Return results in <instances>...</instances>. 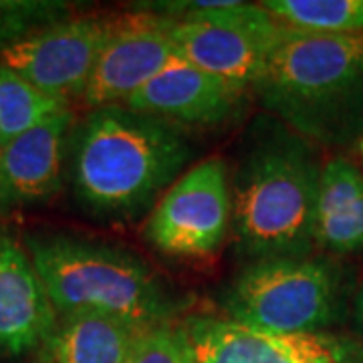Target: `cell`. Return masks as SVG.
<instances>
[{"mask_svg": "<svg viewBox=\"0 0 363 363\" xmlns=\"http://www.w3.org/2000/svg\"><path fill=\"white\" fill-rule=\"evenodd\" d=\"M252 91L269 116L303 140L357 143L363 135V35L286 26Z\"/></svg>", "mask_w": 363, "mask_h": 363, "instance_id": "3957f363", "label": "cell"}, {"mask_svg": "<svg viewBox=\"0 0 363 363\" xmlns=\"http://www.w3.org/2000/svg\"><path fill=\"white\" fill-rule=\"evenodd\" d=\"M128 363H196L182 325H157L138 341Z\"/></svg>", "mask_w": 363, "mask_h": 363, "instance_id": "d6986e66", "label": "cell"}, {"mask_svg": "<svg viewBox=\"0 0 363 363\" xmlns=\"http://www.w3.org/2000/svg\"><path fill=\"white\" fill-rule=\"evenodd\" d=\"M283 25L325 35H363V0H264Z\"/></svg>", "mask_w": 363, "mask_h": 363, "instance_id": "2e32d148", "label": "cell"}, {"mask_svg": "<svg viewBox=\"0 0 363 363\" xmlns=\"http://www.w3.org/2000/svg\"><path fill=\"white\" fill-rule=\"evenodd\" d=\"M315 247L333 255L363 252V169L335 156L321 166L315 216Z\"/></svg>", "mask_w": 363, "mask_h": 363, "instance_id": "5bb4252c", "label": "cell"}, {"mask_svg": "<svg viewBox=\"0 0 363 363\" xmlns=\"http://www.w3.org/2000/svg\"><path fill=\"white\" fill-rule=\"evenodd\" d=\"M355 319H357V325L363 331V285L357 293V297H355Z\"/></svg>", "mask_w": 363, "mask_h": 363, "instance_id": "ffe728a7", "label": "cell"}, {"mask_svg": "<svg viewBox=\"0 0 363 363\" xmlns=\"http://www.w3.org/2000/svg\"><path fill=\"white\" fill-rule=\"evenodd\" d=\"M233 196L228 168L208 157L186 169L147 214L143 236L174 259H208L230 234Z\"/></svg>", "mask_w": 363, "mask_h": 363, "instance_id": "52a82bcc", "label": "cell"}, {"mask_svg": "<svg viewBox=\"0 0 363 363\" xmlns=\"http://www.w3.org/2000/svg\"><path fill=\"white\" fill-rule=\"evenodd\" d=\"M117 18L69 16L0 49V63L61 104L83 99L91 73Z\"/></svg>", "mask_w": 363, "mask_h": 363, "instance_id": "ba28073f", "label": "cell"}, {"mask_svg": "<svg viewBox=\"0 0 363 363\" xmlns=\"http://www.w3.org/2000/svg\"><path fill=\"white\" fill-rule=\"evenodd\" d=\"M321 166L311 145L274 117H262L230 180L234 250L247 262L311 257Z\"/></svg>", "mask_w": 363, "mask_h": 363, "instance_id": "7a4b0ae2", "label": "cell"}, {"mask_svg": "<svg viewBox=\"0 0 363 363\" xmlns=\"http://www.w3.org/2000/svg\"><path fill=\"white\" fill-rule=\"evenodd\" d=\"M147 329L105 315L57 317L33 363H128Z\"/></svg>", "mask_w": 363, "mask_h": 363, "instance_id": "9a60e30c", "label": "cell"}, {"mask_svg": "<svg viewBox=\"0 0 363 363\" xmlns=\"http://www.w3.org/2000/svg\"><path fill=\"white\" fill-rule=\"evenodd\" d=\"M123 105L160 117L182 130H208L238 117L245 105V93L176 57Z\"/></svg>", "mask_w": 363, "mask_h": 363, "instance_id": "8fae6325", "label": "cell"}, {"mask_svg": "<svg viewBox=\"0 0 363 363\" xmlns=\"http://www.w3.org/2000/svg\"><path fill=\"white\" fill-rule=\"evenodd\" d=\"M224 317L267 333H319L337 321L341 272L321 257L247 262L222 293Z\"/></svg>", "mask_w": 363, "mask_h": 363, "instance_id": "5b68a950", "label": "cell"}, {"mask_svg": "<svg viewBox=\"0 0 363 363\" xmlns=\"http://www.w3.org/2000/svg\"><path fill=\"white\" fill-rule=\"evenodd\" d=\"M355 150H357V154H359V156L363 157V135H362V140L355 143Z\"/></svg>", "mask_w": 363, "mask_h": 363, "instance_id": "44dd1931", "label": "cell"}, {"mask_svg": "<svg viewBox=\"0 0 363 363\" xmlns=\"http://www.w3.org/2000/svg\"><path fill=\"white\" fill-rule=\"evenodd\" d=\"M176 21L145 11L117 18L91 73L83 101L89 109L123 105L178 57Z\"/></svg>", "mask_w": 363, "mask_h": 363, "instance_id": "30bf717a", "label": "cell"}, {"mask_svg": "<svg viewBox=\"0 0 363 363\" xmlns=\"http://www.w3.org/2000/svg\"><path fill=\"white\" fill-rule=\"evenodd\" d=\"M71 16L63 2L0 0V49Z\"/></svg>", "mask_w": 363, "mask_h": 363, "instance_id": "ac0fdd59", "label": "cell"}, {"mask_svg": "<svg viewBox=\"0 0 363 363\" xmlns=\"http://www.w3.org/2000/svg\"><path fill=\"white\" fill-rule=\"evenodd\" d=\"M182 329L196 363H363L355 339L319 333H267L224 315H190Z\"/></svg>", "mask_w": 363, "mask_h": 363, "instance_id": "9c48e42d", "label": "cell"}, {"mask_svg": "<svg viewBox=\"0 0 363 363\" xmlns=\"http://www.w3.org/2000/svg\"><path fill=\"white\" fill-rule=\"evenodd\" d=\"M65 107L0 63V147Z\"/></svg>", "mask_w": 363, "mask_h": 363, "instance_id": "e0dca14e", "label": "cell"}, {"mask_svg": "<svg viewBox=\"0 0 363 363\" xmlns=\"http://www.w3.org/2000/svg\"><path fill=\"white\" fill-rule=\"evenodd\" d=\"M73 125L75 116L65 107L0 147V200L35 204L61 190Z\"/></svg>", "mask_w": 363, "mask_h": 363, "instance_id": "7c38bea8", "label": "cell"}, {"mask_svg": "<svg viewBox=\"0 0 363 363\" xmlns=\"http://www.w3.org/2000/svg\"><path fill=\"white\" fill-rule=\"evenodd\" d=\"M57 323L49 295L28 250L0 226V350L35 353Z\"/></svg>", "mask_w": 363, "mask_h": 363, "instance_id": "4fadbf2b", "label": "cell"}, {"mask_svg": "<svg viewBox=\"0 0 363 363\" xmlns=\"http://www.w3.org/2000/svg\"><path fill=\"white\" fill-rule=\"evenodd\" d=\"M26 250L57 317L85 313L157 327L180 309L162 277L130 250L65 233L30 234Z\"/></svg>", "mask_w": 363, "mask_h": 363, "instance_id": "277c9868", "label": "cell"}, {"mask_svg": "<svg viewBox=\"0 0 363 363\" xmlns=\"http://www.w3.org/2000/svg\"><path fill=\"white\" fill-rule=\"evenodd\" d=\"M67 157L79 208L95 220L128 224L154 210L188 169L194 147L178 125L109 105L75 121Z\"/></svg>", "mask_w": 363, "mask_h": 363, "instance_id": "6da1fadb", "label": "cell"}, {"mask_svg": "<svg viewBox=\"0 0 363 363\" xmlns=\"http://www.w3.org/2000/svg\"><path fill=\"white\" fill-rule=\"evenodd\" d=\"M285 30L262 4L218 0L212 9L176 21L174 43L186 63L247 93L264 75Z\"/></svg>", "mask_w": 363, "mask_h": 363, "instance_id": "8992f818", "label": "cell"}]
</instances>
